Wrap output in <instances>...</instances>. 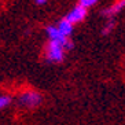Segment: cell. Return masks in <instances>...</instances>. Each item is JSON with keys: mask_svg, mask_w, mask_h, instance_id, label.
I'll return each instance as SVG.
<instances>
[{"mask_svg": "<svg viewBox=\"0 0 125 125\" xmlns=\"http://www.w3.org/2000/svg\"><path fill=\"white\" fill-rule=\"evenodd\" d=\"M73 48V43L59 40H48L44 50V58L48 63H59L65 59V55L69 50Z\"/></svg>", "mask_w": 125, "mask_h": 125, "instance_id": "6da1fadb", "label": "cell"}, {"mask_svg": "<svg viewBox=\"0 0 125 125\" xmlns=\"http://www.w3.org/2000/svg\"><path fill=\"white\" fill-rule=\"evenodd\" d=\"M43 102V98L41 95L39 94L37 91H26L23 94L18 96V103L19 107H22V109H36L37 106H40V103Z\"/></svg>", "mask_w": 125, "mask_h": 125, "instance_id": "7a4b0ae2", "label": "cell"}, {"mask_svg": "<svg viewBox=\"0 0 125 125\" xmlns=\"http://www.w3.org/2000/svg\"><path fill=\"white\" fill-rule=\"evenodd\" d=\"M85 17H87V8H84L83 6L78 4V6H76L74 8H72V10L67 12L65 19H66L67 22H70L72 25H76V23L84 21Z\"/></svg>", "mask_w": 125, "mask_h": 125, "instance_id": "3957f363", "label": "cell"}, {"mask_svg": "<svg viewBox=\"0 0 125 125\" xmlns=\"http://www.w3.org/2000/svg\"><path fill=\"white\" fill-rule=\"evenodd\" d=\"M122 8H125V0H118L117 3H114L113 6L104 8L102 11V15L106 19H114V17L121 11Z\"/></svg>", "mask_w": 125, "mask_h": 125, "instance_id": "277c9868", "label": "cell"}, {"mask_svg": "<svg viewBox=\"0 0 125 125\" xmlns=\"http://www.w3.org/2000/svg\"><path fill=\"white\" fill-rule=\"evenodd\" d=\"M55 26H56V29H58L59 34H61L62 37H65V39H70V37H72V33H73V25H72L70 22H67L65 18L61 19Z\"/></svg>", "mask_w": 125, "mask_h": 125, "instance_id": "5b68a950", "label": "cell"}, {"mask_svg": "<svg viewBox=\"0 0 125 125\" xmlns=\"http://www.w3.org/2000/svg\"><path fill=\"white\" fill-rule=\"evenodd\" d=\"M114 25H115L114 19H107L106 25H104V28H103V30H102V34H103V36H107V34L110 33L111 30L114 29Z\"/></svg>", "mask_w": 125, "mask_h": 125, "instance_id": "8992f818", "label": "cell"}, {"mask_svg": "<svg viewBox=\"0 0 125 125\" xmlns=\"http://www.w3.org/2000/svg\"><path fill=\"white\" fill-rule=\"evenodd\" d=\"M11 99H10V96H6V95H0V110L4 109V107H7L10 104Z\"/></svg>", "mask_w": 125, "mask_h": 125, "instance_id": "52a82bcc", "label": "cell"}, {"mask_svg": "<svg viewBox=\"0 0 125 125\" xmlns=\"http://www.w3.org/2000/svg\"><path fill=\"white\" fill-rule=\"evenodd\" d=\"M78 1H80V6H83L84 8H87V10H88V8L92 7V6H94L98 0H78Z\"/></svg>", "mask_w": 125, "mask_h": 125, "instance_id": "ba28073f", "label": "cell"}, {"mask_svg": "<svg viewBox=\"0 0 125 125\" xmlns=\"http://www.w3.org/2000/svg\"><path fill=\"white\" fill-rule=\"evenodd\" d=\"M34 3L37 4V6H43V4H45L48 1V0H33Z\"/></svg>", "mask_w": 125, "mask_h": 125, "instance_id": "9c48e42d", "label": "cell"}]
</instances>
